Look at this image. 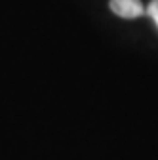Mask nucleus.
<instances>
[{
    "label": "nucleus",
    "mask_w": 158,
    "mask_h": 160,
    "mask_svg": "<svg viewBox=\"0 0 158 160\" xmlns=\"http://www.w3.org/2000/svg\"><path fill=\"white\" fill-rule=\"evenodd\" d=\"M109 6L118 17H126V19H135L145 12L141 0H111Z\"/></svg>",
    "instance_id": "f257e3e1"
},
{
    "label": "nucleus",
    "mask_w": 158,
    "mask_h": 160,
    "mask_svg": "<svg viewBox=\"0 0 158 160\" xmlns=\"http://www.w3.org/2000/svg\"><path fill=\"white\" fill-rule=\"evenodd\" d=\"M147 13L152 17V21H154L156 27H158V0H151V4H149V8H147Z\"/></svg>",
    "instance_id": "f03ea898"
}]
</instances>
